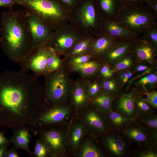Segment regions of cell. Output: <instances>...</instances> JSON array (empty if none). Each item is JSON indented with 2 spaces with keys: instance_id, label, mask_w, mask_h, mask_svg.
I'll return each instance as SVG.
<instances>
[{
  "instance_id": "1",
  "label": "cell",
  "mask_w": 157,
  "mask_h": 157,
  "mask_svg": "<svg viewBox=\"0 0 157 157\" xmlns=\"http://www.w3.org/2000/svg\"><path fill=\"white\" fill-rule=\"evenodd\" d=\"M38 77L21 69L0 76V126L12 129L32 126L42 105Z\"/></svg>"
},
{
  "instance_id": "2",
  "label": "cell",
  "mask_w": 157,
  "mask_h": 157,
  "mask_svg": "<svg viewBox=\"0 0 157 157\" xmlns=\"http://www.w3.org/2000/svg\"><path fill=\"white\" fill-rule=\"evenodd\" d=\"M0 26L2 51L10 60L20 63L33 48L25 12L13 9L3 12Z\"/></svg>"
},
{
  "instance_id": "3",
  "label": "cell",
  "mask_w": 157,
  "mask_h": 157,
  "mask_svg": "<svg viewBox=\"0 0 157 157\" xmlns=\"http://www.w3.org/2000/svg\"><path fill=\"white\" fill-rule=\"evenodd\" d=\"M157 18L147 6L142 3L121 4L112 20L141 35L147 29L157 26Z\"/></svg>"
},
{
  "instance_id": "4",
  "label": "cell",
  "mask_w": 157,
  "mask_h": 157,
  "mask_svg": "<svg viewBox=\"0 0 157 157\" xmlns=\"http://www.w3.org/2000/svg\"><path fill=\"white\" fill-rule=\"evenodd\" d=\"M23 6L25 12L40 18L51 28L63 16L60 6L56 0H15Z\"/></svg>"
},
{
  "instance_id": "5",
  "label": "cell",
  "mask_w": 157,
  "mask_h": 157,
  "mask_svg": "<svg viewBox=\"0 0 157 157\" xmlns=\"http://www.w3.org/2000/svg\"><path fill=\"white\" fill-rule=\"evenodd\" d=\"M54 50L49 46L34 47L20 64L21 69L31 70L37 77L52 72L51 62Z\"/></svg>"
},
{
  "instance_id": "6",
  "label": "cell",
  "mask_w": 157,
  "mask_h": 157,
  "mask_svg": "<svg viewBox=\"0 0 157 157\" xmlns=\"http://www.w3.org/2000/svg\"><path fill=\"white\" fill-rule=\"evenodd\" d=\"M47 76L43 87H41L42 95L45 100L56 104L65 97L68 90V83L63 73H52Z\"/></svg>"
},
{
  "instance_id": "7",
  "label": "cell",
  "mask_w": 157,
  "mask_h": 157,
  "mask_svg": "<svg viewBox=\"0 0 157 157\" xmlns=\"http://www.w3.org/2000/svg\"><path fill=\"white\" fill-rule=\"evenodd\" d=\"M131 144L137 146L150 145L157 147V134L152 133L138 121L119 132Z\"/></svg>"
},
{
  "instance_id": "8",
  "label": "cell",
  "mask_w": 157,
  "mask_h": 157,
  "mask_svg": "<svg viewBox=\"0 0 157 157\" xmlns=\"http://www.w3.org/2000/svg\"><path fill=\"white\" fill-rule=\"evenodd\" d=\"M25 13L33 48L47 45L53 34L51 28L37 16Z\"/></svg>"
},
{
  "instance_id": "9",
  "label": "cell",
  "mask_w": 157,
  "mask_h": 157,
  "mask_svg": "<svg viewBox=\"0 0 157 157\" xmlns=\"http://www.w3.org/2000/svg\"><path fill=\"white\" fill-rule=\"evenodd\" d=\"M102 142L108 154L111 157L128 156L131 143L119 132L110 130L104 134Z\"/></svg>"
},
{
  "instance_id": "10",
  "label": "cell",
  "mask_w": 157,
  "mask_h": 157,
  "mask_svg": "<svg viewBox=\"0 0 157 157\" xmlns=\"http://www.w3.org/2000/svg\"><path fill=\"white\" fill-rule=\"evenodd\" d=\"M131 52L137 63L146 64L157 69V49L141 35L135 40Z\"/></svg>"
},
{
  "instance_id": "11",
  "label": "cell",
  "mask_w": 157,
  "mask_h": 157,
  "mask_svg": "<svg viewBox=\"0 0 157 157\" xmlns=\"http://www.w3.org/2000/svg\"><path fill=\"white\" fill-rule=\"evenodd\" d=\"M140 91L135 87L128 93L123 92L114 98L112 104L113 110L127 117L135 116V102Z\"/></svg>"
},
{
  "instance_id": "12",
  "label": "cell",
  "mask_w": 157,
  "mask_h": 157,
  "mask_svg": "<svg viewBox=\"0 0 157 157\" xmlns=\"http://www.w3.org/2000/svg\"><path fill=\"white\" fill-rule=\"evenodd\" d=\"M70 112L69 108L57 106H53L44 111L40 109L32 126L37 128L41 124H48L60 122Z\"/></svg>"
},
{
  "instance_id": "13",
  "label": "cell",
  "mask_w": 157,
  "mask_h": 157,
  "mask_svg": "<svg viewBox=\"0 0 157 157\" xmlns=\"http://www.w3.org/2000/svg\"><path fill=\"white\" fill-rule=\"evenodd\" d=\"M135 40H120L114 46L101 57L103 58V63L108 65L112 68L117 62L131 52Z\"/></svg>"
},
{
  "instance_id": "14",
  "label": "cell",
  "mask_w": 157,
  "mask_h": 157,
  "mask_svg": "<svg viewBox=\"0 0 157 157\" xmlns=\"http://www.w3.org/2000/svg\"><path fill=\"white\" fill-rule=\"evenodd\" d=\"M31 127L26 125L13 129V133L10 140L13 146L17 149H23L32 157L33 152L29 149L28 144L32 138L36 135L37 132Z\"/></svg>"
},
{
  "instance_id": "15",
  "label": "cell",
  "mask_w": 157,
  "mask_h": 157,
  "mask_svg": "<svg viewBox=\"0 0 157 157\" xmlns=\"http://www.w3.org/2000/svg\"><path fill=\"white\" fill-rule=\"evenodd\" d=\"M121 40L103 33L92 40L88 51L92 56L101 57L112 49Z\"/></svg>"
},
{
  "instance_id": "16",
  "label": "cell",
  "mask_w": 157,
  "mask_h": 157,
  "mask_svg": "<svg viewBox=\"0 0 157 157\" xmlns=\"http://www.w3.org/2000/svg\"><path fill=\"white\" fill-rule=\"evenodd\" d=\"M102 24L103 33L116 39L135 40L140 36L120 26L112 19H105Z\"/></svg>"
},
{
  "instance_id": "17",
  "label": "cell",
  "mask_w": 157,
  "mask_h": 157,
  "mask_svg": "<svg viewBox=\"0 0 157 157\" xmlns=\"http://www.w3.org/2000/svg\"><path fill=\"white\" fill-rule=\"evenodd\" d=\"M76 37L69 33L56 32L53 34L47 45L53 49L55 52L62 53L71 48L76 40Z\"/></svg>"
},
{
  "instance_id": "18",
  "label": "cell",
  "mask_w": 157,
  "mask_h": 157,
  "mask_svg": "<svg viewBox=\"0 0 157 157\" xmlns=\"http://www.w3.org/2000/svg\"><path fill=\"white\" fill-rule=\"evenodd\" d=\"M110 130L119 132L132 123L138 121L135 116L127 117L113 110L104 115Z\"/></svg>"
},
{
  "instance_id": "19",
  "label": "cell",
  "mask_w": 157,
  "mask_h": 157,
  "mask_svg": "<svg viewBox=\"0 0 157 157\" xmlns=\"http://www.w3.org/2000/svg\"><path fill=\"white\" fill-rule=\"evenodd\" d=\"M40 138L43 140L49 147L51 156H55L62 150L64 141L62 134L57 130L49 129L40 132Z\"/></svg>"
},
{
  "instance_id": "20",
  "label": "cell",
  "mask_w": 157,
  "mask_h": 157,
  "mask_svg": "<svg viewBox=\"0 0 157 157\" xmlns=\"http://www.w3.org/2000/svg\"><path fill=\"white\" fill-rule=\"evenodd\" d=\"M86 119L89 127L95 133L104 135L110 130L104 115L96 109L90 111Z\"/></svg>"
},
{
  "instance_id": "21",
  "label": "cell",
  "mask_w": 157,
  "mask_h": 157,
  "mask_svg": "<svg viewBox=\"0 0 157 157\" xmlns=\"http://www.w3.org/2000/svg\"><path fill=\"white\" fill-rule=\"evenodd\" d=\"M80 19L84 26L87 27H96V10L91 0L86 2L81 7L79 13Z\"/></svg>"
},
{
  "instance_id": "22",
  "label": "cell",
  "mask_w": 157,
  "mask_h": 157,
  "mask_svg": "<svg viewBox=\"0 0 157 157\" xmlns=\"http://www.w3.org/2000/svg\"><path fill=\"white\" fill-rule=\"evenodd\" d=\"M100 82L102 91L114 98L118 96L123 92L121 82L115 73L111 77L102 78Z\"/></svg>"
},
{
  "instance_id": "23",
  "label": "cell",
  "mask_w": 157,
  "mask_h": 157,
  "mask_svg": "<svg viewBox=\"0 0 157 157\" xmlns=\"http://www.w3.org/2000/svg\"><path fill=\"white\" fill-rule=\"evenodd\" d=\"M103 63L97 60L89 61L79 64H71L72 69L83 75L92 77L99 73Z\"/></svg>"
},
{
  "instance_id": "24",
  "label": "cell",
  "mask_w": 157,
  "mask_h": 157,
  "mask_svg": "<svg viewBox=\"0 0 157 157\" xmlns=\"http://www.w3.org/2000/svg\"><path fill=\"white\" fill-rule=\"evenodd\" d=\"M114 98L102 91L91 99L92 102L95 109L104 115L112 110Z\"/></svg>"
},
{
  "instance_id": "25",
  "label": "cell",
  "mask_w": 157,
  "mask_h": 157,
  "mask_svg": "<svg viewBox=\"0 0 157 157\" xmlns=\"http://www.w3.org/2000/svg\"><path fill=\"white\" fill-rule=\"evenodd\" d=\"M135 87L142 92L149 89H155L157 85V71L144 75L139 78L134 83Z\"/></svg>"
},
{
  "instance_id": "26",
  "label": "cell",
  "mask_w": 157,
  "mask_h": 157,
  "mask_svg": "<svg viewBox=\"0 0 157 157\" xmlns=\"http://www.w3.org/2000/svg\"><path fill=\"white\" fill-rule=\"evenodd\" d=\"M142 92L139 93L135 102V116L138 119L154 112V109L145 100Z\"/></svg>"
},
{
  "instance_id": "27",
  "label": "cell",
  "mask_w": 157,
  "mask_h": 157,
  "mask_svg": "<svg viewBox=\"0 0 157 157\" xmlns=\"http://www.w3.org/2000/svg\"><path fill=\"white\" fill-rule=\"evenodd\" d=\"M99 6L106 14V19H112L115 16L121 4L119 0H98Z\"/></svg>"
},
{
  "instance_id": "28",
  "label": "cell",
  "mask_w": 157,
  "mask_h": 157,
  "mask_svg": "<svg viewBox=\"0 0 157 157\" xmlns=\"http://www.w3.org/2000/svg\"><path fill=\"white\" fill-rule=\"evenodd\" d=\"M128 156L133 157H157V147L150 145L137 146L131 149Z\"/></svg>"
},
{
  "instance_id": "29",
  "label": "cell",
  "mask_w": 157,
  "mask_h": 157,
  "mask_svg": "<svg viewBox=\"0 0 157 157\" xmlns=\"http://www.w3.org/2000/svg\"><path fill=\"white\" fill-rule=\"evenodd\" d=\"M137 63L131 52L128 53L117 62L112 68L114 73L131 70Z\"/></svg>"
},
{
  "instance_id": "30",
  "label": "cell",
  "mask_w": 157,
  "mask_h": 157,
  "mask_svg": "<svg viewBox=\"0 0 157 157\" xmlns=\"http://www.w3.org/2000/svg\"><path fill=\"white\" fill-rule=\"evenodd\" d=\"M88 90L83 85L78 83L75 86L72 93L73 100L75 105L79 106L83 105L88 97Z\"/></svg>"
},
{
  "instance_id": "31",
  "label": "cell",
  "mask_w": 157,
  "mask_h": 157,
  "mask_svg": "<svg viewBox=\"0 0 157 157\" xmlns=\"http://www.w3.org/2000/svg\"><path fill=\"white\" fill-rule=\"evenodd\" d=\"M104 154L91 141H87L83 145L81 156L82 157H103Z\"/></svg>"
},
{
  "instance_id": "32",
  "label": "cell",
  "mask_w": 157,
  "mask_h": 157,
  "mask_svg": "<svg viewBox=\"0 0 157 157\" xmlns=\"http://www.w3.org/2000/svg\"><path fill=\"white\" fill-rule=\"evenodd\" d=\"M138 122L152 133L157 134V114L155 111L139 119Z\"/></svg>"
},
{
  "instance_id": "33",
  "label": "cell",
  "mask_w": 157,
  "mask_h": 157,
  "mask_svg": "<svg viewBox=\"0 0 157 157\" xmlns=\"http://www.w3.org/2000/svg\"><path fill=\"white\" fill-rule=\"evenodd\" d=\"M33 155L35 157H46L51 156V152L48 145L40 138L36 141Z\"/></svg>"
},
{
  "instance_id": "34",
  "label": "cell",
  "mask_w": 157,
  "mask_h": 157,
  "mask_svg": "<svg viewBox=\"0 0 157 157\" xmlns=\"http://www.w3.org/2000/svg\"><path fill=\"white\" fill-rule=\"evenodd\" d=\"M91 39H86L81 40L76 43L69 53V56L76 57L88 51Z\"/></svg>"
},
{
  "instance_id": "35",
  "label": "cell",
  "mask_w": 157,
  "mask_h": 157,
  "mask_svg": "<svg viewBox=\"0 0 157 157\" xmlns=\"http://www.w3.org/2000/svg\"><path fill=\"white\" fill-rule=\"evenodd\" d=\"M141 35L157 49V26L149 28Z\"/></svg>"
},
{
  "instance_id": "36",
  "label": "cell",
  "mask_w": 157,
  "mask_h": 157,
  "mask_svg": "<svg viewBox=\"0 0 157 157\" xmlns=\"http://www.w3.org/2000/svg\"><path fill=\"white\" fill-rule=\"evenodd\" d=\"M151 91H146L142 92L144 95L146 96L144 98L147 102L154 109H157V92L155 89H152Z\"/></svg>"
},
{
  "instance_id": "37",
  "label": "cell",
  "mask_w": 157,
  "mask_h": 157,
  "mask_svg": "<svg viewBox=\"0 0 157 157\" xmlns=\"http://www.w3.org/2000/svg\"><path fill=\"white\" fill-rule=\"evenodd\" d=\"M83 133V129L81 125L76 126L73 130L72 133L71 142L74 147H76L79 143Z\"/></svg>"
},
{
  "instance_id": "38",
  "label": "cell",
  "mask_w": 157,
  "mask_h": 157,
  "mask_svg": "<svg viewBox=\"0 0 157 157\" xmlns=\"http://www.w3.org/2000/svg\"><path fill=\"white\" fill-rule=\"evenodd\" d=\"M156 69H157L146 64L137 63L131 70L134 74L135 73L146 72H154L156 71Z\"/></svg>"
},
{
  "instance_id": "39",
  "label": "cell",
  "mask_w": 157,
  "mask_h": 157,
  "mask_svg": "<svg viewBox=\"0 0 157 157\" xmlns=\"http://www.w3.org/2000/svg\"><path fill=\"white\" fill-rule=\"evenodd\" d=\"M102 91L100 82L95 81L89 85L88 93L89 97L91 99Z\"/></svg>"
},
{
  "instance_id": "40",
  "label": "cell",
  "mask_w": 157,
  "mask_h": 157,
  "mask_svg": "<svg viewBox=\"0 0 157 157\" xmlns=\"http://www.w3.org/2000/svg\"><path fill=\"white\" fill-rule=\"evenodd\" d=\"M120 80L123 88L125 84L130 80L134 73L131 70L122 71L115 73Z\"/></svg>"
},
{
  "instance_id": "41",
  "label": "cell",
  "mask_w": 157,
  "mask_h": 157,
  "mask_svg": "<svg viewBox=\"0 0 157 157\" xmlns=\"http://www.w3.org/2000/svg\"><path fill=\"white\" fill-rule=\"evenodd\" d=\"M99 72L102 78L111 77L114 74L111 67L108 65L104 63H103Z\"/></svg>"
},
{
  "instance_id": "42",
  "label": "cell",
  "mask_w": 157,
  "mask_h": 157,
  "mask_svg": "<svg viewBox=\"0 0 157 157\" xmlns=\"http://www.w3.org/2000/svg\"><path fill=\"white\" fill-rule=\"evenodd\" d=\"M92 57L90 54L81 55L74 57L71 61V64H77L83 63L90 61Z\"/></svg>"
},
{
  "instance_id": "43",
  "label": "cell",
  "mask_w": 157,
  "mask_h": 157,
  "mask_svg": "<svg viewBox=\"0 0 157 157\" xmlns=\"http://www.w3.org/2000/svg\"><path fill=\"white\" fill-rule=\"evenodd\" d=\"M17 4L15 0H0V6L6 7L12 9L13 6Z\"/></svg>"
},
{
  "instance_id": "44",
  "label": "cell",
  "mask_w": 157,
  "mask_h": 157,
  "mask_svg": "<svg viewBox=\"0 0 157 157\" xmlns=\"http://www.w3.org/2000/svg\"><path fill=\"white\" fill-rule=\"evenodd\" d=\"M17 149L13 146L11 149L5 152L4 157H19L17 151Z\"/></svg>"
},
{
  "instance_id": "45",
  "label": "cell",
  "mask_w": 157,
  "mask_h": 157,
  "mask_svg": "<svg viewBox=\"0 0 157 157\" xmlns=\"http://www.w3.org/2000/svg\"><path fill=\"white\" fill-rule=\"evenodd\" d=\"M145 3L150 9L157 16V1H146Z\"/></svg>"
},
{
  "instance_id": "46",
  "label": "cell",
  "mask_w": 157,
  "mask_h": 157,
  "mask_svg": "<svg viewBox=\"0 0 157 157\" xmlns=\"http://www.w3.org/2000/svg\"><path fill=\"white\" fill-rule=\"evenodd\" d=\"M121 4H142L145 3L146 0H119Z\"/></svg>"
},
{
  "instance_id": "47",
  "label": "cell",
  "mask_w": 157,
  "mask_h": 157,
  "mask_svg": "<svg viewBox=\"0 0 157 157\" xmlns=\"http://www.w3.org/2000/svg\"><path fill=\"white\" fill-rule=\"evenodd\" d=\"M11 142L10 139H8L5 136L4 133L0 131V146L6 144H9Z\"/></svg>"
},
{
  "instance_id": "48",
  "label": "cell",
  "mask_w": 157,
  "mask_h": 157,
  "mask_svg": "<svg viewBox=\"0 0 157 157\" xmlns=\"http://www.w3.org/2000/svg\"><path fill=\"white\" fill-rule=\"evenodd\" d=\"M8 145L6 144L0 146V157H4V154Z\"/></svg>"
},
{
  "instance_id": "49",
  "label": "cell",
  "mask_w": 157,
  "mask_h": 157,
  "mask_svg": "<svg viewBox=\"0 0 157 157\" xmlns=\"http://www.w3.org/2000/svg\"><path fill=\"white\" fill-rule=\"evenodd\" d=\"M67 5L71 6L74 3L75 0H61Z\"/></svg>"
},
{
  "instance_id": "50",
  "label": "cell",
  "mask_w": 157,
  "mask_h": 157,
  "mask_svg": "<svg viewBox=\"0 0 157 157\" xmlns=\"http://www.w3.org/2000/svg\"><path fill=\"white\" fill-rule=\"evenodd\" d=\"M157 1V0H146V1Z\"/></svg>"
}]
</instances>
